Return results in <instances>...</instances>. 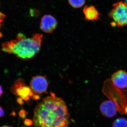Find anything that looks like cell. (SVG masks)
I'll use <instances>...</instances> for the list:
<instances>
[{
	"mask_svg": "<svg viewBox=\"0 0 127 127\" xmlns=\"http://www.w3.org/2000/svg\"><path fill=\"white\" fill-rule=\"evenodd\" d=\"M69 117L64 101L51 93L35 108L32 122L35 127H68Z\"/></svg>",
	"mask_w": 127,
	"mask_h": 127,
	"instance_id": "obj_1",
	"label": "cell"
},
{
	"mask_svg": "<svg viewBox=\"0 0 127 127\" xmlns=\"http://www.w3.org/2000/svg\"><path fill=\"white\" fill-rule=\"evenodd\" d=\"M43 40V35L40 33L33 34L31 38H27L19 33L16 39L3 42L1 50L8 54H14L21 59L29 60L39 53Z\"/></svg>",
	"mask_w": 127,
	"mask_h": 127,
	"instance_id": "obj_2",
	"label": "cell"
},
{
	"mask_svg": "<svg viewBox=\"0 0 127 127\" xmlns=\"http://www.w3.org/2000/svg\"><path fill=\"white\" fill-rule=\"evenodd\" d=\"M112 7L108 14L112 21L111 25L119 28L127 27V2L118 1L113 4Z\"/></svg>",
	"mask_w": 127,
	"mask_h": 127,
	"instance_id": "obj_3",
	"label": "cell"
},
{
	"mask_svg": "<svg viewBox=\"0 0 127 127\" xmlns=\"http://www.w3.org/2000/svg\"><path fill=\"white\" fill-rule=\"evenodd\" d=\"M10 90L12 93L26 101L29 100L31 97H33L34 95L30 87L26 86L24 80L21 78L14 82Z\"/></svg>",
	"mask_w": 127,
	"mask_h": 127,
	"instance_id": "obj_4",
	"label": "cell"
},
{
	"mask_svg": "<svg viewBox=\"0 0 127 127\" xmlns=\"http://www.w3.org/2000/svg\"><path fill=\"white\" fill-rule=\"evenodd\" d=\"M30 86L34 95H37L45 92L48 87V82L45 77L37 76L32 78Z\"/></svg>",
	"mask_w": 127,
	"mask_h": 127,
	"instance_id": "obj_5",
	"label": "cell"
},
{
	"mask_svg": "<svg viewBox=\"0 0 127 127\" xmlns=\"http://www.w3.org/2000/svg\"><path fill=\"white\" fill-rule=\"evenodd\" d=\"M58 22L56 18L50 15H45L41 19L40 28L47 33H51L56 28Z\"/></svg>",
	"mask_w": 127,
	"mask_h": 127,
	"instance_id": "obj_6",
	"label": "cell"
},
{
	"mask_svg": "<svg viewBox=\"0 0 127 127\" xmlns=\"http://www.w3.org/2000/svg\"><path fill=\"white\" fill-rule=\"evenodd\" d=\"M111 81L116 87L119 89L127 88V72L119 70L114 73L111 77Z\"/></svg>",
	"mask_w": 127,
	"mask_h": 127,
	"instance_id": "obj_7",
	"label": "cell"
},
{
	"mask_svg": "<svg viewBox=\"0 0 127 127\" xmlns=\"http://www.w3.org/2000/svg\"><path fill=\"white\" fill-rule=\"evenodd\" d=\"M100 110L102 114L107 118H112L117 114V109L115 103L112 100H106L101 103Z\"/></svg>",
	"mask_w": 127,
	"mask_h": 127,
	"instance_id": "obj_8",
	"label": "cell"
},
{
	"mask_svg": "<svg viewBox=\"0 0 127 127\" xmlns=\"http://www.w3.org/2000/svg\"><path fill=\"white\" fill-rule=\"evenodd\" d=\"M83 11L85 18L88 21H96L99 19L100 14L94 6L86 5Z\"/></svg>",
	"mask_w": 127,
	"mask_h": 127,
	"instance_id": "obj_9",
	"label": "cell"
},
{
	"mask_svg": "<svg viewBox=\"0 0 127 127\" xmlns=\"http://www.w3.org/2000/svg\"><path fill=\"white\" fill-rule=\"evenodd\" d=\"M112 127H127V120L124 118L116 119L113 123Z\"/></svg>",
	"mask_w": 127,
	"mask_h": 127,
	"instance_id": "obj_10",
	"label": "cell"
},
{
	"mask_svg": "<svg viewBox=\"0 0 127 127\" xmlns=\"http://www.w3.org/2000/svg\"><path fill=\"white\" fill-rule=\"evenodd\" d=\"M71 6L75 9L80 8L84 5L86 0H68Z\"/></svg>",
	"mask_w": 127,
	"mask_h": 127,
	"instance_id": "obj_11",
	"label": "cell"
},
{
	"mask_svg": "<svg viewBox=\"0 0 127 127\" xmlns=\"http://www.w3.org/2000/svg\"><path fill=\"white\" fill-rule=\"evenodd\" d=\"M28 113L26 111V110L22 109H21L20 112H19V116H20L21 118L24 119L26 118V117L27 116Z\"/></svg>",
	"mask_w": 127,
	"mask_h": 127,
	"instance_id": "obj_12",
	"label": "cell"
},
{
	"mask_svg": "<svg viewBox=\"0 0 127 127\" xmlns=\"http://www.w3.org/2000/svg\"><path fill=\"white\" fill-rule=\"evenodd\" d=\"M24 124L27 127H30L32 125L33 122L31 119H26L24 121Z\"/></svg>",
	"mask_w": 127,
	"mask_h": 127,
	"instance_id": "obj_13",
	"label": "cell"
},
{
	"mask_svg": "<svg viewBox=\"0 0 127 127\" xmlns=\"http://www.w3.org/2000/svg\"><path fill=\"white\" fill-rule=\"evenodd\" d=\"M5 17V15L3 14L2 12H0V29L1 26V23L3 21Z\"/></svg>",
	"mask_w": 127,
	"mask_h": 127,
	"instance_id": "obj_14",
	"label": "cell"
},
{
	"mask_svg": "<svg viewBox=\"0 0 127 127\" xmlns=\"http://www.w3.org/2000/svg\"><path fill=\"white\" fill-rule=\"evenodd\" d=\"M5 114V112L2 107L0 106V117H3Z\"/></svg>",
	"mask_w": 127,
	"mask_h": 127,
	"instance_id": "obj_15",
	"label": "cell"
},
{
	"mask_svg": "<svg viewBox=\"0 0 127 127\" xmlns=\"http://www.w3.org/2000/svg\"><path fill=\"white\" fill-rule=\"evenodd\" d=\"M23 99L20 97H18L17 98V102L20 104H23L24 103Z\"/></svg>",
	"mask_w": 127,
	"mask_h": 127,
	"instance_id": "obj_16",
	"label": "cell"
},
{
	"mask_svg": "<svg viewBox=\"0 0 127 127\" xmlns=\"http://www.w3.org/2000/svg\"><path fill=\"white\" fill-rule=\"evenodd\" d=\"M2 94H3V90H2V87L0 85V97L2 96Z\"/></svg>",
	"mask_w": 127,
	"mask_h": 127,
	"instance_id": "obj_17",
	"label": "cell"
},
{
	"mask_svg": "<svg viewBox=\"0 0 127 127\" xmlns=\"http://www.w3.org/2000/svg\"><path fill=\"white\" fill-rule=\"evenodd\" d=\"M124 113H126L127 114V106L125 107L124 109Z\"/></svg>",
	"mask_w": 127,
	"mask_h": 127,
	"instance_id": "obj_18",
	"label": "cell"
},
{
	"mask_svg": "<svg viewBox=\"0 0 127 127\" xmlns=\"http://www.w3.org/2000/svg\"><path fill=\"white\" fill-rule=\"evenodd\" d=\"M0 127H10V126H7V125H3V126H1Z\"/></svg>",
	"mask_w": 127,
	"mask_h": 127,
	"instance_id": "obj_19",
	"label": "cell"
},
{
	"mask_svg": "<svg viewBox=\"0 0 127 127\" xmlns=\"http://www.w3.org/2000/svg\"><path fill=\"white\" fill-rule=\"evenodd\" d=\"M126 1H127V0H126Z\"/></svg>",
	"mask_w": 127,
	"mask_h": 127,
	"instance_id": "obj_20",
	"label": "cell"
}]
</instances>
